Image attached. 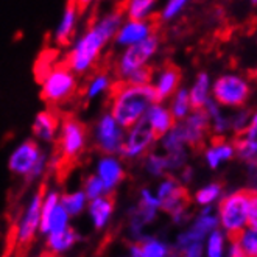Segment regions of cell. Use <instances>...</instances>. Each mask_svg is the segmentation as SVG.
Listing matches in <instances>:
<instances>
[{"instance_id": "26", "label": "cell", "mask_w": 257, "mask_h": 257, "mask_svg": "<svg viewBox=\"0 0 257 257\" xmlns=\"http://www.w3.org/2000/svg\"><path fill=\"white\" fill-rule=\"evenodd\" d=\"M158 0H122L125 7V14L130 21H142L148 18Z\"/></svg>"}, {"instance_id": "25", "label": "cell", "mask_w": 257, "mask_h": 257, "mask_svg": "<svg viewBox=\"0 0 257 257\" xmlns=\"http://www.w3.org/2000/svg\"><path fill=\"white\" fill-rule=\"evenodd\" d=\"M58 56H59V52L56 49H45L39 53V56L36 59V64H35L36 81L42 83L45 80V77H47V75L50 73V70L58 63Z\"/></svg>"}, {"instance_id": "29", "label": "cell", "mask_w": 257, "mask_h": 257, "mask_svg": "<svg viewBox=\"0 0 257 257\" xmlns=\"http://www.w3.org/2000/svg\"><path fill=\"white\" fill-rule=\"evenodd\" d=\"M59 201H61V206L67 210L69 215H77L84 209L86 195H84V192L67 193V195H63V198Z\"/></svg>"}, {"instance_id": "2", "label": "cell", "mask_w": 257, "mask_h": 257, "mask_svg": "<svg viewBox=\"0 0 257 257\" xmlns=\"http://www.w3.org/2000/svg\"><path fill=\"white\" fill-rule=\"evenodd\" d=\"M61 134H59L52 158V170L55 172L59 183L64 181L73 170L75 164L83 155L87 141V128L75 115H61Z\"/></svg>"}, {"instance_id": "31", "label": "cell", "mask_w": 257, "mask_h": 257, "mask_svg": "<svg viewBox=\"0 0 257 257\" xmlns=\"http://www.w3.org/2000/svg\"><path fill=\"white\" fill-rule=\"evenodd\" d=\"M190 109V103H189V94L187 90H178V94L173 100L172 104V115L175 117V120H181L187 115Z\"/></svg>"}, {"instance_id": "37", "label": "cell", "mask_w": 257, "mask_h": 257, "mask_svg": "<svg viewBox=\"0 0 257 257\" xmlns=\"http://www.w3.org/2000/svg\"><path fill=\"white\" fill-rule=\"evenodd\" d=\"M148 170L153 173V175H162L165 170L169 169V162L167 158H162V156H156V155H151L148 158V164H147Z\"/></svg>"}, {"instance_id": "1", "label": "cell", "mask_w": 257, "mask_h": 257, "mask_svg": "<svg viewBox=\"0 0 257 257\" xmlns=\"http://www.w3.org/2000/svg\"><path fill=\"white\" fill-rule=\"evenodd\" d=\"M111 115L120 128H131L144 117L153 103H158L156 90L151 84H134L118 80L109 87Z\"/></svg>"}, {"instance_id": "38", "label": "cell", "mask_w": 257, "mask_h": 257, "mask_svg": "<svg viewBox=\"0 0 257 257\" xmlns=\"http://www.w3.org/2000/svg\"><path fill=\"white\" fill-rule=\"evenodd\" d=\"M187 4V0H169V4L165 5L164 11H162V18L161 19H165L169 21L172 18H175L176 14L183 10V7Z\"/></svg>"}, {"instance_id": "28", "label": "cell", "mask_w": 257, "mask_h": 257, "mask_svg": "<svg viewBox=\"0 0 257 257\" xmlns=\"http://www.w3.org/2000/svg\"><path fill=\"white\" fill-rule=\"evenodd\" d=\"M59 195L52 192L47 196H44V201L41 206V218H39V226H41V232L42 234H49V221H50V215L53 212L55 206L58 204Z\"/></svg>"}, {"instance_id": "10", "label": "cell", "mask_w": 257, "mask_h": 257, "mask_svg": "<svg viewBox=\"0 0 257 257\" xmlns=\"http://www.w3.org/2000/svg\"><path fill=\"white\" fill-rule=\"evenodd\" d=\"M156 198L159 201V207L172 214L176 220L181 218L189 206V193L186 187L181 186L173 178H167L161 184Z\"/></svg>"}, {"instance_id": "8", "label": "cell", "mask_w": 257, "mask_h": 257, "mask_svg": "<svg viewBox=\"0 0 257 257\" xmlns=\"http://www.w3.org/2000/svg\"><path fill=\"white\" fill-rule=\"evenodd\" d=\"M212 95L215 103L221 106L241 108L251 95V87L248 81L238 75H223L214 83Z\"/></svg>"}, {"instance_id": "35", "label": "cell", "mask_w": 257, "mask_h": 257, "mask_svg": "<svg viewBox=\"0 0 257 257\" xmlns=\"http://www.w3.org/2000/svg\"><path fill=\"white\" fill-rule=\"evenodd\" d=\"M123 80H128L130 83H134V84H150L151 80H153V67H148L145 64L139 67L138 70H134L133 73H130Z\"/></svg>"}, {"instance_id": "18", "label": "cell", "mask_w": 257, "mask_h": 257, "mask_svg": "<svg viewBox=\"0 0 257 257\" xmlns=\"http://www.w3.org/2000/svg\"><path fill=\"white\" fill-rule=\"evenodd\" d=\"M61 122V117L56 114V108H49L39 112L35 118L33 134L42 141H52L56 134V130Z\"/></svg>"}, {"instance_id": "17", "label": "cell", "mask_w": 257, "mask_h": 257, "mask_svg": "<svg viewBox=\"0 0 257 257\" xmlns=\"http://www.w3.org/2000/svg\"><path fill=\"white\" fill-rule=\"evenodd\" d=\"M101 183L106 189V192H111L112 189H115L125 178V170L122 169L120 162L112 158V155L103 158L98 164V175H97Z\"/></svg>"}, {"instance_id": "12", "label": "cell", "mask_w": 257, "mask_h": 257, "mask_svg": "<svg viewBox=\"0 0 257 257\" xmlns=\"http://www.w3.org/2000/svg\"><path fill=\"white\" fill-rule=\"evenodd\" d=\"M123 133L120 125L114 120L111 114H104L98 122L97 128V144L101 153L115 155L120 153V148L123 145Z\"/></svg>"}, {"instance_id": "19", "label": "cell", "mask_w": 257, "mask_h": 257, "mask_svg": "<svg viewBox=\"0 0 257 257\" xmlns=\"http://www.w3.org/2000/svg\"><path fill=\"white\" fill-rule=\"evenodd\" d=\"M78 240V234L75 232L72 228L66 226L64 229L58 231V232H50V237L47 238V243H45V251L44 254L47 255H58L72 248Z\"/></svg>"}, {"instance_id": "5", "label": "cell", "mask_w": 257, "mask_h": 257, "mask_svg": "<svg viewBox=\"0 0 257 257\" xmlns=\"http://www.w3.org/2000/svg\"><path fill=\"white\" fill-rule=\"evenodd\" d=\"M41 84V98L50 108H56L72 100L78 89L75 73L64 64V61H58Z\"/></svg>"}, {"instance_id": "21", "label": "cell", "mask_w": 257, "mask_h": 257, "mask_svg": "<svg viewBox=\"0 0 257 257\" xmlns=\"http://www.w3.org/2000/svg\"><path fill=\"white\" fill-rule=\"evenodd\" d=\"M77 8H75L72 0H67L66 10H64V16L61 21V25L58 27V32L55 36V41L59 47H66L70 44L73 35H75V25H77Z\"/></svg>"}, {"instance_id": "20", "label": "cell", "mask_w": 257, "mask_h": 257, "mask_svg": "<svg viewBox=\"0 0 257 257\" xmlns=\"http://www.w3.org/2000/svg\"><path fill=\"white\" fill-rule=\"evenodd\" d=\"M114 195L108 193V195H100L97 198L92 200L89 206V212L90 217L94 220V224L97 229H101L104 224L108 223L109 217L112 215V210H114Z\"/></svg>"}, {"instance_id": "27", "label": "cell", "mask_w": 257, "mask_h": 257, "mask_svg": "<svg viewBox=\"0 0 257 257\" xmlns=\"http://www.w3.org/2000/svg\"><path fill=\"white\" fill-rule=\"evenodd\" d=\"M231 237H235L238 245L243 251V255H251L254 257L257 254V235H255V229L252 228H243L238 234L235 235H231Z\"/></svg>"}, {"instance_id": "30", "label": "cell", "mask_w": 257, "mask_h": 257, "mask_svg": "<svg viewBox=\"0 0 257 257\" xmlns=\"http://www.w3.org/2000/svg\"><path fill=\"white\" fill-rule=\"evenodd\" d=\"M67 223H69V214H67V210L61 204H56L55 209H53V212H52V215H50L49 234L50 232H58V231L64 229L66 226H69Z\"/></svg>"}, {"instance_id": "32", "label": "cell", "mask_w": 257, "mask_h": 257, "mask_svg": "<svg viewBox=\"0 0 257 257\" xmlns=\"http://www.w3.org/2000/svg\"><path fill=\"white\" fill-rule=\"evenodd\" d=\"M221 193V184L218 183H214V184H209L206 186L204 189L198 190L195 195V201L196 203H200L203 206H209V204H212L218 196Z\"/></svg>"}, {"instance_id": "22", "label": "cell", "mask_w": 257, "mask_h": 257, "mask_svg": "<svg viewBox=\"0 0 257 257\" xmlns=\"http://www.w3.org/2000/svg\"><path fill=\"white\" fill-rule=\"evenodd\" d=\"M234 153H235L234 145L224 142V139L221 138V136H217V138L212 139V145H210V148L206 151V159H207L210 167L217 169L221 161L231 159L234 156Z\"/></svg>"}, {"instance_id": "16", "label": "cell", "mask_w": 257, "mask_h": 257, "mask_svg": "<svg viewBox=\"0 0 257 257\" xmlns=\"http://www.w3.org/2000/svg\"><path fill=\"white\" fill-rule=\"evenodd\" d=\"M144 117L148 120L151 130H153L155 139L164 138V136L167 134L172 130V126L175 125V117L172 115V112L158 103L151 104V106L147 109V112L144 114Z\"/></svg>"}, {"instance_id": "36", "label": "cell", "mask_w": 257, "mask_h": 257, "mask_svg": "<svg viewBox=\"0 0 257 257\" xmlns=\"http://www.w3.org/2000/svg\"><path fill=\"white\" fill-rule=\"evenodd\" d=\"M109 86V77L106 73H95V77L92 78V81L89 83V92L87 97L89 98H94L95 95H98L101 90H104Z\"/></svg>"}, {"instance_id": "34", "label": "cell", "mask_w": 257, "mask_h": 257, "mask_svg": "<svg viewBox=\"0 0 257 257\" xmlns=\"http://www.w3.org/2000/svg\"><path fill=\"white\" fill-rule=\"evenodd\" d=\"M224 249V237L220 231H210L209 240H207V254L210 257H220L223 255Z\"/></svg>"}, {"instance_id": "24", "label": "cell", "mask_w": 257, "mask_h": 257, "mask_svg": "<svg viewBox=\"0 0 257 257\" xmlns=\"http://www.w3.org/2000/svg\"><path fill=\"white\" fill-rule=\"evenodd\" d=\"M207 92H209V77L206 73H200L189 94V103L193 111L204 109V104L207 101Z\"/></svg>"}, {"instance_id": "3", "label": "cell", "mask_w": 257, "mask_h": 257, "mask_svg": "<svg viewBox=\"0 0 257 257\" xmlns=\"http://www.w3.org/2000/svg\"><path fill=\"white\" fill-rule=\"evenodd\" d=\"M257 209V196L254 189H241L224 196L218 206L220 223L228 232V237L238 234L246 223L249 214Z\"/></svg>"}, {"instance_id": "6", "label": "cell", "mask_w": 257, "mask_h": 257, "mask_svg": "<svg viewBox=\"0 0 257 257\" xmlns=\"http://www.w3.org/2000/svg\"><path fill=\"white\" fill-rule=\"evenodd\" d=\"M45 192H47V186L41 184L38 193L35 195L32 203H30L24 218L21 220L19 224L13 228V237L10 235V243H8V249H13V252L14 249H18L16 254H27L30 248H32L41 218V206L44 201Z\"/></svg>"}, {"instance_id": "33", "label": "cell", "mask_w": 257, "mask_h": 257, "mask_svg": "<svg viewBox=\"0 0 257 257\" xmlns=\"http://www.w3.org/2000/svg\"><path fill=\"white\" fill-rule=\"evenodd\" d=\"M104 193H106V189H104L101 179L98 176L92 175V176H89L86 179V183H84V195H86V198L94 200V198H97V196L104 195Z\"/></svg>"}, {"instance_id": "4", "label": "cell", "mask_w": 257, "mask_h": 257, "mask_svg": "<svg viewBox=\"0 0 257 257\" xmlns=\"http://www.w3.org/2000/svg\"><path fill=\"white\" fill-rule=\"evenodd\" d=\"M108 41L109 38L104 35L97 27V24L92 21L89 24V28L86 30L84 36L77 42L75 49L66 56L64 64L73 73L83 75L89 72L90 69L97 66L100 59V53Z\"/></svg>"}, {"instance_id": "7", "label": "cell", "mask_w": 257, "mask_h": 257, "mask_svg": "<svg viewBox=\"0 0 257 257\" xmlns=\"http://www.w3.org/2000/svg\"><path fill=\"white\" fill-rule=\"evenodd\" d=\"M158 45H159V38L156 36V33L150 35L148 38L139 42L128 45L125 53L120 56V59L115 63V67H114L115 75L120 80H123L134 70L145 66L148 59L156 53Z\"/></svg>"}, {"instance_id": "15", "label": "cell", "mask_w": 257, "mask_h": 257, "mask_svg": "<svg viewBox=\"0 0 257 257\" xmlns=\"http://www.w3.org/2000/svg\"><path fill=\"white\" fill-rule=\"evenodd\" d=\"M181 69L173 64V63H165L161 73H159V80L156 83L155 90H156V97H158V103L167 100L169 97H172L176 89L181 83Z\"/></svg>"}, {"instance_id": "23", "label": "cell", "mask_w": 257, "mask_h": 257, "mask_svg": "<svg viewBox=\"0 0 257 257\" xmlns=\"http://www.w3.org/2000/svg\"><path fill=\"white\" fill-rule=\"evenodd\" d=\"M131 254L142 257H164L170 254V249L167 245L158 241L156 238H144L142 241L131 245Z\"/></svg>"}, {"instance_id": "13", "label": "cell", "mask_w": 257, "mask_h": 257, "mask_svg": "<svg viewBox=\"0 0 257 257\" xmlns=\"http://www.w3.org/2000/svg\"><path fill=\"white\" fill-rule=\"evenodd\" d=\"M159 19L155 18H145L142 21H130L123 27H120L115 33V41L120 45H131L139 42L150 35H155L159 30Z\"/></svg>"}, {"instance_id": "14", "label": "cell", "mask_w": 257, "mask_h": 257, "mask_svg": "<svg viewBox=\"0 0 257 257\" xmlns=\"http://www.w3.org/2000/svg\"><path fill=\"white\" fill-rule=\"evenodd\" d=\"M178 126H179L181 136H183L184 144L190 145L192 148H198L203 145L206 134L210 128L209 115L204 109L193 111V114L187 117L186 122L179 123Z\"/></svg>"}, {"instance_id": "9", "label": "cell", "mask_w": 257, "mask_h": 257, "mask_svg": "<svg viewBox=\"0 0 257 257\" xmlns=\"http://www.w3.org/2000/svg\"><path fill=\"white\" fill-rule=\"evenodd\" d=\"M44 156L41 155L39 147L33 141H27L10 158V170L16 175H32L36 176L41 173L44 165Z\"/></svg>"}, {"instance_id": "11", "label": "cell", "mask_w": 257, "mask_h": 257, "mask_svg": "<svg viewBox=\"0 0 257 257\" xmlns=\"http://www.w3.org/2000/svg\"><path fill=\"white\" fill-rule=\"evenodd\" d=\"M155 141H156L155 134L148 123V120L142 117L131 126L126 141H123V145L120 148V155L128 159L141 158L144 153H147V150Z\"/></svg>"}, {"instance_id": "39", "label": "cell", "mask_w": 257, "mask_h": 257, "mask_svg": "<svg viewBox=\"0 0 257 257\" xmlns=\"http://www.w3.org/2000/svg\"><path fill=\"white\" fill-rule=\"evenodd\" d=\"M72 2H73L75 8H77V13L83 14V13H86V10L90 7V4H92L94 0H72Z\"/></svg>"}, {"instance_id": "40", "label": "cell", "mask_w": 257, "mask_h": 257, "mask_svg": "<svg viewBox=\"0 0 257 257\" xmlns=\"http://www.w3.org/2000/svg\"><path fill=\"white\" fill-rule=\"evenodd\" d=\"M255 2H257V0H251V4H252V5H255Z\"/></svg>"}]
</instances>
